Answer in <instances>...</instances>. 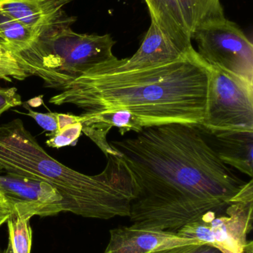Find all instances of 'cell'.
<instances>
[{
  "mask_svg": "<svg viewBox=\"0 0 253 253\" xmlns=\"http://www.w3.org/2000/svg\"><path fill=\"white\" fill-rule=\"evenodd\" d=\"M132 177L136 228L175 232L230 205L246 185L218 157L199 125L171 123L113 140Z\"/></svg>",
  "mask_w": 253,
  "mask_h": 253,
  "instance_id": "1",
  "label": "cell"
},
{
  "mask_svg": "<svg viewBox=\"0 0 253 253\" xmlns=\"http://www.w3.org/2000/svg\"><path fill=\"white\" fill-rule=\"evenodd\" d=\"M209 75L210 67L196 50L175 62L140 71H86L49 102L74 105L86 114L125 110L144 127L200 125L204 118Z\"/></svg>",
  "mask_w": 253,
  "mask_h": 253,
  "instance_id": "2",
  "label": "cell"
},
{
  "mask_svg": "<svg viewBox=\"0 0 253 253\" xmlns=\"http://www.w3.org/2000/svg\"><path fill=\"white\" fill-rule=\"evenodd\" d=\"M106 159L101 173H81L48 154L20 120L0 126V168L50 184L62 197L63 212L98 219L129 216L132 177L120 156Z\"/></svg>",
  "mask_w": 253,
  "mask_h": 253,
  "instance_id": "3",
  "label": "cell"
},
{
  "mask_svg": "<svg viewBox=\"0 0 253 253\" xmlns=\"http://www.w3.org/2000/svg\"><path fill=\"white\" fill-rule=\"evenodd\" d=\"M76 20L65 16L42 33L31 48L16 55L21 67L46 87L62 90L92 68L117 59L110 34H79L71 28Z\"/></svg>",
  "mask_w": 253,
  "mask_h": 253,
  "instance_id": "4",
  "label": "cell"
},
{
  "mask_svg": "<svg viewBox=\"0 0 253 253\" xmlns=\"http://www.w3.org/2000/svg\"><path fill=\"white\" fill-rule=\"evenodd\" d=\"M253 180L247 183L234 200L218 212H209L186 224L178 233L212 245L224 253H245L252 230Z\"/></svg>",
  "mask_w": 253,
  "mask_h": 253,
  "instance_id": "5",
  "label": "cell"
},
{
  "mask_svg": "<svg viewBox=\"0 0 253 253\" xmlns=\"http://www.w3.org/2000/svg\"><path fill=\"white\" fill-rule=\"evenodd\" d=\"M199 126L253 131V83L210 67L204 118Z\"/></svg>",
  "mask_w": 253,
  "mask_h": 253,
  "instance_id": "6",
  "label": "cell"
},
{
  "mask_svg": "<svg viewBox=\"0 0 253 253\" xmlns=\"http://www.w3.org/2000/svg\"><path fill=\"white\" fill-rule=\"evenodd\" d=\"M191 38L209 67L253 83V44L237 24L222 18L202 25Z\"/></svg>",
  "mask_w": 253,
  "mask_h": 253,
  "instance_id": "7",
  "label": "cell"
},
{
  "mask_svg": "<svg viewBox=\"0 0 253 253\" xmlns=\"http://www.w3.org/2000/svg\"><path fill=\"white\" fill-rule=\"evenodd\" d=\"M0 194L21 218L54 215L62 211L56 189L44 181L10 173L0 168Z\"/></svg>",
  "mask_w": 253,
  "mask_h": 253,
  "instance_id": "8",
  "label": "cell"
},
{
  "mask_svg": "<svg viewBox=\"0 0 253 253\" xmlns=\"http://www.w3.org/2000/svg\"><path fill=\"white\" fill-rule=\"evenodd\" d=\"M188 53H190L180 48L162 31L154 19H151L150 28L141 46L133 56L126 59H117L98 65L89 71L101 74L140 71L175 62Z\"/></svg>",
  "mask_w": 253,
  "mask_h": 253,
  "instance_id": "9",
  "label": "cell"
},
{
  "mask_svg": "<svg viewBox=\"0 0 253 253\" xmlns=\"http://www.w3.org/2000/svg\"><path fill=\"white\" fill-rule=\"evenodd\" d=\"M203 244L178 232L121 227L110 230L104 253H148L174 247Z\"/></svg>",
  "mask_w": 253,
  "mask_h": 253,
  "instance_id": "10",
  "label": "cell"
},
{
  "mask_svg": "<svg viewBox=\"0 0 253 253\" xmlns=\"http://www.w3.org/2000/svg\"><path fill=\"white\" fill-rule=\"evenodd\" d=\"M199 126L224 163L253 178V131L217 130Z\"/></svg>",
  "mask_w": 253,
  "mask_h": 253,
  "instance_id": "11",
  "label": "cell"
},
{
  "mask_svg": "<svg viewBox=\"0 0 253 253\" xmlns=\"http://www.w3.org/2000/svg\"><path fill=\"white\" fill-rule=\"evenodd\" d=\"M71 1L0 0V11L41 34L67 16L64 7Z\"/></svg>",
  "mask_w": 253,
  "mask_h": 253,
  "instance_id": "12",
  "label": "cell"
},
{
  "mask_svg": "<svg viewBox=\"0 0 253 253\" xmlns=\"http://www.w3.org/2000/svg\"><path fill=\"white\" fill-rule=\"evenodd\" d=\"M82 132H84L101 149L105 157L118 153L107 141V135L113 127L118 128L121 135L134 131L139 132L144 127L135 116L122 109L107 110L101 112L81 114Z\"/></svg>",
  "mask_w": 253,
  "mask_h": 253,
  "instance_id": "13",
  "label": "cell"
},
{
  "mask_svg": "<svg viewBox=\"0 0 253 253\" xmlns=\"http://www.w3.org/2000/svg\"><path fill=\"white\" fill-rule=\"evenodd\" d=\"M151 19L180 48L187 53L196 49L186 27L177 0H145Z\"/></svg>",
  "mask_w": 253,
  "mask_h": 253,
  "instance_id": "14",
  "label": "cell"
},
{
  "mask_svg": "<svg viewBox=\"0 0 253 253\" xmlns=\"http://www.w3.org/2000/svg\"><path fill=\"white\" fill-rule=\"evenodd\" d=\"M177 2L190 36L202 25L225 17L220 0H177Z\"/></svg>",
  "mask_w": 253,
  "mask_h": 253,
  "instance_id": "15",
  "label": "cell"
},
{
  "mask_svg": "<svg viewBox=\"0 0 253 253\" xmlns=\"http://www.w3.org/2000/svg\"><path fill=\"white\" fill-rule=\"evenodd\" d=\"M40 35V33L0 11V42L15 56L31 48Z\"/></svg>",
  "mask_w": 253,
  "mask_h": 253,
  "instance_id": "16",
  "label": "cell"
},
{
  "mask_svg": "<svg viewBox=\"0 0 253 253\" xmlns=\"http://www.w3.org/2000/svg\"><path fill=\"white\" fill-rule=\"evenodd\" d=\"M9 243L7 253H31L32 245V231L30 219L21 218L12 213L7 219Z\"/></svg>",
  "mask_w": 253,
  "mask_h": 253,
  "instance_id": "17",
  "label": "cell"
},
{
  "mask_svg": "<svg viewBox=\"0 0 253 253\" xmlns=\"http://www.w3.org/2000/svg\"><path fill=\"white\" fill-rule=\"evenodd\" d=\"M29 77L19 65L16 56L0 42V79L7 82L22 81Z\"/></svg>",
  "mask_w": 253,
  "mask_h": 253,
  "instance_id": "18",
  "label": "cell"
},
{
  "mask_svg": "<svg viewBox=\"0 0 253 253\" xmlns=\"http://www.w3.org/2000/svg\"><path fill=\"white\" fill-rule=\"evenodd\" d=\"M81 123L64 126L54 132L47 134L49 137L46 144L53 148H60L65 146L75 145L82 133Z\"/></svg>",
  "mask_w": 253,
  "mask_h": 253,
  "instance_id": "19",
  "label": "cell"
},
{
  "mask_svg": "<svg viewBox=\"0 0 253 253\" xmlns=\"http://www.w3.org/2000/svg\"><path fill=\"white\" fill-rule=\"evenodd\" d=\"M23 107L28 111L27 115L34 119L36 123L45 130L51 132H54L57 130L58 125L56 113L43 114V113L37 112V111H33L27 102L23 104Z\"/></svg>",
  "mask_w": 253,
  "mask_h": 253,
  "instance_id": "20",
  "label": "cell"
},
{
  "mask_svg": "<svg viewBox=\"0 0 253 253\" xmlns=\"http://www.w3.org/2000/svg\"><path fill=\"white\" fill-rule=\"evenodd\" d=\"M148 253H224L221 250L208 244L184 245L160 250Z\"/></svg>",
  "mask_w": 253,
  "mask_h": 253,
  "instance_id": "21",
  "label": "cell"
},
{
  "mask_svg": "<svg viewBox=\"0 0 253 253\" xmlns=\"http://www.w3.org/2000/svg\"><path fill=\"white\" fill-rule=\"evenodd\" d=\"M20 95L15 87H0V116L10 108L22 105Z\"/></svg>",
  "mask_w": 253,
  "mask_h": 253,
  "instance_id": "22",
  "label": "cell"
},
{
  "mask_svg": "<svg viewBox=\"0 0 253 253\" xmlns=\"http://www.w3.org/2000/svg\"><path fill=\"white\" fill-rule=\"evenodd\" d=\"M56 119H57V130L62 129L64 126L81 123L82 121L81 115L75 116L71 114H57V113H56Z\"/></svg>",
  "mask_w": 253,
  "mask_h": 253,
  "instance_id": "23",
  "label": "cell"
},
{
  "mask_svg": "<svg viewBox=\"0 0 253 253\" xmlns=\"http://www.w3.org/2000/svg\"><path fill=\"white\" fill-rule=\"evenodd\" d=\"M13 213L11 208L5 201H0V226L7 221Z\"/></svg>",
  "mask_w": 253,
  "mask_h": 253,
  "instance_id": "24",
  "label": "cell"
},
{
  "mask_svg": "<svg viewBox=\"0 0 253 253\" xmlns=\"http://www.w3.org/2000/svg\"><path fill=\"white\" fill-rule=\"evenodd\" d=\"M0 253H7L6 252V250H1L0 249Z\"/></svg>",
  "mask_w": 253,
  "mask_h": 253,
  "instance_id": "25",
  "label": "cell"
},
{
  "mask_svg": "<svg viewBox=\"0 0 253 253\" xmlns=\"http://www.w3.org/2000/svg\"><path fill=\"white\" fill-rule=\"evenodd\" d=\"M0 201H4V199H3V197L1 196V194H0Z\"/></svg>",
  "mask_w": 253,
  "mask_h": 253,
  "instance_id": "26",
  "label": "cell"
}]
</instances>
